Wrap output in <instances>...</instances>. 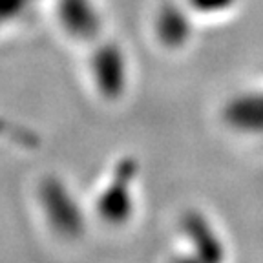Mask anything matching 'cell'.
<instances>
[{"label":"cell","mask_w":263,"mask_h":263,"mask_svg":"<svg viewBox=\"0 0 263 263\" xmlns=\"http://www.w3.org/2000/svg\"><path fill=\"white\" fill-rule=\"evenodd\" d=\"M223 115L234 130L243 134H263V90L245 91L232 97Z\"/></svg>","instance_id":"6da1fadb"},{"label":"cell","mask_w":263,"mask_h":263,"mask_svg":"<svg viewBox=\"0 0 263 263\" xmlns=\"http://www.w3.org/2000/svg\"><path fill=\"white\" fill-rule=\"evenodd\" d=\"M185 234L192 243L197 256L206 261H218L223 259V243L218 238L216 230L201 214L190 212L185 218Z\"/></svg>","instance_id":"7a4b0ae2"},{"label":"cell","mask_w":263,"mask_h":263,"mask_svg":"<svg viewBox=\"0 0 263 263\" xmlns=\"http://www.w3.org/2000/svg\"><path fill=\"white\" fill-rule=\"evenodd\" d=\"M159 33L164 44L168 46H181L189 41L192 33V24L190 18L183 9L179 8H164L159 15Z\"/></svg>","instance_id":"3957f363"},{"label":"cell","mask_w":263,"mask_h":263,"mask_svg":"<svg viewBox=\"0 0 263 263\" xmlns=\"http://www.w3.org/2000/svg\"><path fill=\"white\" fill-rule=\"evenodd\" d=\"M186 4L199 15H219L234 8L236 0H186Z\"/></svg>","instance_id":"277c9868"}]
</instances>
